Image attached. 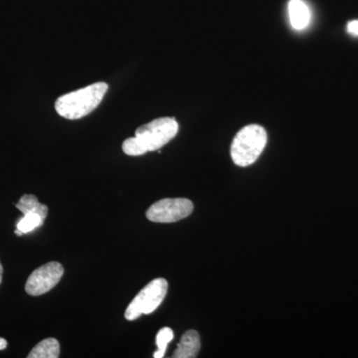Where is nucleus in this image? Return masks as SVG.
<instances>
[{"mask_svg": "<svg viewBox=\"0 0 358 358\" xmlns=\"http://www.w3.org/2000/svg\"><path fill=\"white\" fill-rule=\"evenodd\" d=\"M44 220L45 219L38 213L30 212V213L23 214V217L16 223V229L26 234L43 225Z\"/></svg>", "mask_w": 358, "mask_h": 358, "instance_id": "obj_11", "label": "nucleus"}, {"mask_svg": "<svg viewBox=\"0 0 358 358\" xmlns=\"http://www.w3.org/2000/svg\"><path fill=\"white\" fill-rule=\"evenodd\" d=\"M64 268L58 262L45 264L34 271L26 282V293L33 296H41L51 291L60 282Z\"/></svg>", "mask_w": 358, "mask_h": 358, "instance_id": "obj_6", "label": "nucleus"}, {"mask_svg": "<svg viewBox=\"0 0 358 358\" xmlns=\"http://www.w3.org/2000/svg\"><path fill=\"white\" fill-rule=\"evenodd\" d=\"M167 288L169 284L166 280L162 278L148 282L129 303L124 313V317L128 320H134L138 319L141 315L154 313L166 298Z\"/></svg>", "mask_w": 358, "mask_h": 358, "instance_id": "obj_4", "label": "nucleus"}, {"mask_svg": "<svg viewBox=\"0 0 358 358\" xmlns=\"http://www.w3.org/2000/svg\"><path fill=\"white\" fill-rule=\"evenodd\" d=\"M200 338L196 331H186L180 339L173 357L174 358H194L197 357L200 350Z\"/></svg>", "mask_w": 358, "mask_h": 358, "instance_id": "obj_7", "label": "nucleus"}, {"mask_svg": "<svg viewBox=\"0 0 358 358\" xmlns=\"http://www.w3.org/2000/svg\"><path fill=\"white\" fill-rule=\"evenodd\" d=\"M108 89V84L98 82L61 96L55 103L56 112L67 120L82 119L100 105Z\"/></svg>", "mask_w": 358, "mask_h": 358, "instance_id": "obj_2", "label": "nucleus"}, {"mask_svg": "<svg viewBox=\"0 0 358 358\" xmlns=\"http://www.w3.org/2000/svg\"><path fill=\"white\" fill-rule=\"evenodd\" d=\"M348 31L358 36V20L350 21L348 24Z\"/></svg>", "mask_w": 358, "mask_h": 358, "instance_id": "obj_13", "label": "nucleus"}, {"mask_svg": "<svg viewBox=\"0 0 358 358\" xmlns=\"http://www.w3.org/2000/svg\"><path fill=\"white\" fill-rule=\"evenodd\" d=\"M193 203L186 199H166L152 204L147 211V218L152 222L173 223L188 217Z\"/></svg>", "mask_w": 358, "mask_h": 358, "instance_id": "obj_5", "label": "nucleus"}, {"mask_svg": "<svg viewBox=\"0 0 358 358\" xmlns=\"http://www.w3.org/2000/svg\"><path fill=\"white\" fill-rule=\"evenodd\" d=\"M178 133V124L174 117H159L138 128L134 138H127L122 143V152L138 157L159 150L173 140Z\"/></svg>", "mask_w": 358, "mask_h": 358, "instance_id": "obj_1", "label": "nucleus"}, {"mask_svg": "<svg viewBox=\"0 0 358 358\" xmlns=\"http://www.w3.org/2000/svg\"><path fill=\"white\" fill-rule=\"evenodd\" d=\"M7 346V341L6 339L0 338V350H6Z\"/></svg>", "mask_w": 358, "mask_h": 358, "instance_id": "obj_14", "label": "nucleus"}, {"mask_svg": "<svg viewBox=\"0 0 358 358\" xmlns=\"http://www.w3.org/2000/svg\"><path fill=\"white\" fill-rule=\"evenodd\" d=\"M16 208L20 209L22 214L38 213L44 219L48 215V207L46 205L41 204L35 195L25 194L21 197L20 202L16 204Z\"/></svg>", "mask_w": 358, "mask_h": 358, "instance_id": "obj_10", "label": "nucleus"}, {"mask_svg": "<svg viewBox=\"0 0 358 358\" xmlns=\"http://www.w3.org/2000/svg\"><path fill=\"white\" fill-rule=\"evenodd\" d=\"M289 16L294 29L303 30L310 21V9L303 0H291L289 2Z\"/></svg>", "mask_w": 358, "mask_h": 358, "instance_id": "obj_8", "label": "nucleus"}, {"mask_svg": "<svg viewBox=\"0 0 358 358\" xmlns=\"http://www.w3.org/2000/svg\"><path fill=\"white\" fill-rule=\"evenodd\" d=\"M15 234L17 235V236H22L23 233L21 232L20 230L16 229L15 230Z\"/></svg>", "mask_w": 358, "mask_h": 358, "instance_id": "obj_16", "label": "nucleus"}, {"mask_svg": "<svg viewBox=\"0 0 358 358\" xmlns=\"http://www.w3.org/2000/svg\"><path fill=\"white\" fill-rule=\"evenodd\" d=\"M60 355V345L56 338H45L28 355V358H58Z\"/></svg>", "mask_w": 358, "mask_h": 358, "instance_id": "obj_9", "label": "nucleus"}, {"mask_svg": "<svg viewBox=\"0 0 358 358\" xmlns=\"http://www.w3.org/2000/svg\"><path fill=\"white\" fill-rule=\"evenodd\" d=\"M2 274H3V268H2L1 263H0V284L2 282Z\"/></svg>", "mask_w": 358, "mask_h": 358, "instance_id": "obj_15", "label": "nucleus"}, {"mask_svg": "<svg viewBox=\"0 0 358 358\" xmlns=\"http://www.w3.org/2000/svg\"><path fill=\"white\" fill-rule=\"evenodd\" d=\"M174 338L173 331L169 327H164L157 334V350L155 352V358H162L166 355L167 345Z\"/></svg>", "mask_w": 358, "mask_h": 358, "instance_id": "obj_12", "label": "nucleus"}, {"mask_svg": "<svg viewBox=\"0 0 358 358\" xmlns=\"http://www.w3.org/2000/svg\"><path fill=\"white\" fill-rule=\"evenodd\" d=\"M267 131L252 124L238 131L231 145V157L238 166L246 167L257 162L267 145Z\"/></svg>", "mask_w": 358, "mask_h": 358, "instance_id": "obj_3", "label": "nucleus"}]
</instances>
